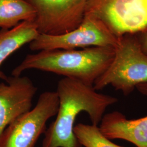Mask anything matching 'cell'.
Masks as SVG:
<instances>
[{
    "instance_id": "1",
    "label": "cell",
    "mask_w": 147,
    "mask_h": 147,
    "mask_svg": "<svg viewBox=\"0 0 147 147\" xmlns=\"http://www.w3.org/2000/svg\"><path fill=\"white\" fill-rule=\"evenodd\" d=\"M56 92L57 117L44 133L42 147H82L74 132L76 117L86 112L92 124L98 126L107 108L118 101L114 96L97 92L93 86L68 78L58 81Z\"/></svg>"
},
{
    "instance_id": "2",
    "label": "cell",
    "mask_w": 147,
    "mask_h": 147,
    "mask_svg": "<svg viewBox=\"0 0 147 147\" xmlns=\"http://www.w3.org/2000/svg\"><path fill=\"white\" fill-rule=\"evenodd\" d=\"M115 55L113 47H93L81 50L53 49L28 54L14 69L11 75L20 76L29 69H37L77 80L88 86L104 73Z\"/></svg>"
},
{
    "instance_id": "3",
    "label": "cell",
    "mask_w": 147,
    "mask_h": 147,
    "mask_svg": "<svg viewBox=\"0 0 147 147\" xmlns=\"http://www.w3.org/2000/svg\"><path fill=\"white\" fill-rule=\"evenodd\" d=\"M147 82V55L142 50L137 34L119 38L110 66L93 84L96 90L111 85L125 96L137 86Z\"/></svg>"
},
{
    "instance_id": "4",
    "label": "cell",
    "mask_w": 147,
    "mask_h": 147,
    "mask_svg": "<svg viewBox=\"0 0 147 147\" xmlns=\"http://www.w3.org/2000/svg\"><path fill=\"white\" fill-rule=\"evenodd\" d=\"M85 16L103 22L118 38L147 27V0H86Z\"/></svg>"
},
{
    "instance_id": "5",
    "label": "cell",
    "mask_w": 147,
    "mask_h": 147,
    "mask_svg": "<svg viewBox=\"0 0 147 147\" xmlns=\"http://www.w3.org/2000/svg\"><path fill=\"white\" fill-rule=\"evenodd\" d=\"M58 107L56 91L43 92L33 109L11 123L0 134V147H35L47 129V121L56 116Z\"/></svg>"
},
{
    "instance_id": "6",
    "label": "cell",
    "mask_w": 147,
    "mask_h": 147,
    "mask_svg": "<svg viewBox=\"0 0 147 147\" xmlns=\"http://www.w3.org/2000/svg\"><path fill=\"white\" fill-rule=\"evenodd\" d=\"M118 39L99 19L84 16L82 23L73 31L57 36L39 33L29 43V47L33 51L53 49L75 50L93 47L115 48Z\"/></svg>"
},
{
    "instance_id": "7",
    "label": "cell",
    "mask_w": 147,
    "mask_h": 147,
    "mask_svg": "<svg viewBox=\"0 0 147 147\" xmlns=\"http://www.w3.org/2000/svg\"><path fill=\"white\" fill-rule=\"evenodd\" d=\"M36 11L39 34L57 36L71 31L84 19L86 0H27Z\"/></svg>"
},
{
    "instance_id": "8",
    "label": "cell",
    "mask_w": 147,
    "mask_h": 147,
    "mask_svg": "<svg viewBox=\"0 0 147 147\" xmlns=\"http://www.w3.org/2000/svg\"><path fill=\"white\" fill-rule=\"evenodd\" d=\"M38 88L27 76L8 77L0 83V134L20 117L31 110Z\"/></svg>"
},
{
    "instance_id": "9",
    "label": "cell",
    "mask_w": 147,
    "mask_h": 147,
    "mask_svg": "<svg viewBox=\"0 0 147 147\" xmlns=\"http://www.w3.org/2000/svg\"><path fill=\"white\" fill-rule=\"evenodd\" d=\"M99 128L109 140L121 139L137 147H147V116L127 119L123 113L114 111L104 115Z\"/></svg>"
},
{
    "instance_id": "10",
    "label": "cell",
    "mask_w": 147,
    "mask_h": 147,
    "mask_svg": "<svg viewBox=\"0 0 147 147\" xmlns=\"http://www.w3.org/2000/svg\"><path fill=\"white\" fill-rule=\"evenodd\" d=\"M39 33L34 21H22L16 27L0 30V67L12 53L33 40ZM8 78L0 70V79Z\"/></svg>"
},
{
    "instance_id": "11",
    "label": "cell",
    "mask_w": 147,
    "mask_h": 147,
    "mask_svg": "<svg viewBox=\"0 0 147 147\" xmlns=\"http://www.w3.org/2000/svg\"><path fill=\"white\" fill-rule=\"evenodd\" d=\"M36 11L27 0H0V28L11 29L22 21H34Z\"/></svg>"
},
{
    "instance_id": "12",
    "label": "cell",
    "mask_w": 147,
    "mask_h": 147,
    "mask_svg": "<svg viewBox=\"0 0 147 147\" xmlns=\"http://www.w3.org/2000/svg\"><path fill=\"white\" fill-rule=\"evenodd\" d=\"M74 132L80 143L85 147H123L111 142L97 125L79 123L74 126Z\"/></svg>"
},
{
    "instance_id": "13",
    "label": "cell",
    "mask_w": 147,
    "mask_h": 147,
    "mask_svg": "<svg viewBox=\"0 0 147 147\" xmlns=\"http://www.w3.org/2000/svg\"><path fill=\"white\" fill-rule=\"evenodd\" d=\"M137 35L138 38L143 51L147 55V27L143 31L137 33Z\"/></svg>"
},
{
    "instance_id": "14",
    "label": "cell",
    "mask_w": 147,
    "mask_h": 147,
    "mask_svg": "<svg viewBox=\"0 0 147 147\" xmlns=\"http://www.w3.org/2000/svg\"><path fill=\"white\" fill-rule=\"evenodd\" d=\"M136 89L142 94L144 95L147 96V82L138 84L137 86Z\"/></svg>"
}]
</instances>
